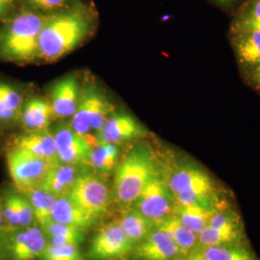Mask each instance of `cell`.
<instances>
[{
    "label": "cell",
    "mask_w": 260,
    "mask_h": 260,
    "mask_svg": "<svg viewBox=\"0 0 260 260\" xmlns=\"http://www.w3.org/2000/svg\"><path fill=\"white\" fill-rule=\"evenodd\" d=\"M161 175L176 205L217 209L228 203L223 192L205 168L191 159L160 157Z\"/></svg>",
    "instance_id": "1"
},
{
    "label": "cell",
    "mask_w": 260,
    "mask_h": 260,
    "mask_svg": "<svg viewBox=\"0 0 260 260\" xmlns=\"http://www.w3.org/2000/svg\"><path fill=\"white\" fill-rule=\"evenodd\" d=\"M94 18L85 5H71L47 15L41 31L39 59L55 62L80 47L92 34Z\"/></svg>",
    "instance_id": "2"
},
{
    "label": "cell",
    "mask_w": 260,
    "mask_h": 260,
    "mask_svg": "<svg viewBox=\"0 0 260 260\" xmlns=\"http://www.w3.org/2000/svg\"><path fill=\"white\" fill-rule=\"evenodd\" d=\"M161 174L157 152L138 140L119 161L114 171L113 202L121 210L130 207L149 181Z\"/></svg>",
    "instance_id": "3"
},
{
    "label": "cell",
    "mask_w": 260,
    "mask_h": 260,
    "mask_svg": "<svg viewBox=\"0 0 260 260\" xmlns=\"http://www.w3.org/2000/svg\"><path fill=\"white\" fill-rule=\"evenodd\" d=\"M47 15L24 12L12 19L0 33V56L21 63L39 59L40 35Z\"/></svg>",
    "instance_id": "4"
},
{
    "label": "cell",
    "mask_w": 260,
    "mask_h": 260,
    "mask_svg": "<svg viewBox=\"0 0 260 260\" xmlns=\"http://www.w3.org/2000/svg\"><path fill=\"white\" fill-rule=\"evenodd\" d=\"M114 110L110 100L102 90L92 84L82 87L75 114L71 118L70 125L80 135L90 136L102 127L103 122Z\"/></svg>",
    "instance_id": "5"
},
{
    "label": "cell",
    "mask_w": 260,
    "mask_h": 260,
    "mask_svg": "<svg viewBox=\"0 0 260 260\" xmlns=\"http://www.w3.org/2000/svg\"><path fill=\"white\" fill-rule=\"evenodd\" d=\"M68 196L85 211L103 220L109 213L113 202L112 188L103 176L85 170L72 187Z\"/></svg>",
    "instance_id": "6"
},
{
    "label": "cell",
    "mask_w": 260,
    "mask_h": 260,
    "mask_svg": "<svg viewBox=\"0 0 260 260\" xmlns=\"http://www.w3.org/2000/svg\"><path fill=\"white\" fill-rule=\"evenodd\" d=\"M242 243H247L244 223L229 203L215 210L206 228L198 234V247Z\"/></svg>",
    "instance_id": "7"
},
{
    "label": "cell",
    "mask_w": 260,
    "mask_h": 260,
    "mask_svg": "<svg viewBox=\"0 0 260 260\" xmlns=\"http://www.w3.org/2000/svg\"><path fill=\"white\" fill-rule=\"evenodd\" d=\"M10 177L20 193H25L44 183L52 165L24 149L11 147L6 153Z\"/></svg>",
    "instance_id": "8"
},
{
    "label": "cell",
    "mask_w": 260,
    "mask_h": 260,
    "mask_svg": "<svg viewBox=\"0 0 260 260\" xmlns=\"http://www.w3.org/2000/svg\"><path fill=\"white\" fill-rule=\"evenodd\" d=\"M55 138L57 156L61 163L90 169V160L95 137L75 132L70 123L60 122L52 130Z\"/></svg>",
    "instance_id": "9"
},
{
    "label": "cell",
    "mask_w": 260,
    "mask_h": 260,
    "mask_svg": "<svg viewBox=\"0 0 260 260\" xmlns=\"http://www.w3.org/2000/svg\"><path fill=\"white\" fill-rule=\"evenodd\" d=\"M8 260H41L47 248V235L37 223L1 233Z\"/></svg>",
    "instance_id": "10"
},
{
    "label": "cell",
    "mask_w": 260,
    "mask_h": 260,
    "mask_svg": "<svg viewBox=\"0 0 260 260\" xmlns=\"http://www.w3.org/2000/svg\"><path fill=\"white\" fill-rule=\"evenodd\" d=\"M134 245L117 221L105 223L93 236L88 260H126Z\"/></svg>",
    "instance_id": "11"
},
{
    "label": "cell",
    "mask_w": 260,
    "mask_h": 260,
    "mask_svg": "<svg viewBox=\"0 0 260 260\" xmlns=\"http://www.w3.org/2000/svg\"><path fill=\"white\" fill-rule=\"evenodd\" d=\"M176 202L162 175L152 178L130 207L156 223L175 214Z\"/></svg>",
    "instance_id": "12"
},
{
    "label": "cell",
    "mask_w": 260,
    "mask_h": 260,
    "mask_svg": "<svg viewBox=\"0 0 260 260\" xmlns=\"http://www.w3.org/2000/svg\"><path fill=\"white\" fill-rule=\"evenodd\" d=\"M146 127L126 112L114 111L95 133L96 142L120 145L147 136Z\"/></svg>",
    "instance_id": "13"
},
{
    "label": "cell",
    "mask_w": 260,
    "mask_h": 260,
    "mask_svg": "<svg viewBox=\"0 0 260 260\" xmlns=\"http://www.w3.org/2000/svg\"><path fill=\"white\" fill-rule=\"evenodd\" d=\"M183 256L177 246L155 225L143 241L134 246L126 260H181Z\"/></svg>",
    "instance_id": "14"
},
{
    "label": "cell",
    "mask_w": 260,
    "mask_h": 260,
    "mask_svg": "<svg viewBox=\"0 0 260 260\" xmlns=\"http://www.w3.org/2000/svg\"><path fill=\"white\" fill-rule=\"evenodd\" d=\"M81 83L76 74L65 75L52 85L49 102L55 119L72 118L81 93Z\"/></svg>",
    "instance_id": "15"
},
{
    "label": "cell",
    "mask_w": 260,
    "mask_h": 260,
    "mask_svg": "<svg viewBox=\"0 0 260 260\" xmlns=\"http://www.w3.org/2000/svg\"><path fill=\"white\" fill-rule=\"evenodd\" d=\"M51 221L87 232L102 220L85 211L68 195L56 198L51 210Z\"/></svg>",
    "instance_id": "16"
},
{
    "label": "cell",
    "mask_w": 260,
    "mask_h": 260,
    "mask_svg": "<svg viewBox=\"0 0 260 260\" xmlns=\"http://www.w3.org/2000/svg\"><path fill=\"white\" fill-rule=\"evenodd\" d=\"M12 147L24 149L38 157L47 160L51 164L60 162L57 156L53 131L48 128L25 132L16 136L13 140Z\"/></svg>",
    "instance_id": "17"
},
{
    "label": "cell",
    "mask_w": 260,
    "mask_h": 260,
    "mask_svg": "<svg viewBox=\"0 0 260 260\" xmlns=\"http://www.w3.org/2000/svg\"><path fill=\"white\" fill-rule=\"evenodd\" d=\"M54 118L52 106L48 99L32 96L23 103L19 120L25 132L47 129Z\"/></svg>",
    "instance_id": "18"
},
{
    "label": "cell",
    "mask_w": 260,
    "mask_h": 260,
    "mask_svg": "<svg viewBox=\"0 0 260 260\" xmlns=\"http://www.w3.org/2000/svg\"><path fill=\"white\" fill-rule=\"evenodd\" d=\"M232 46L239 66L248 72L260 63V31L232 34Z\"/></svg>",
    "instance_id": "19"
},
{
    "label": "cell",
    "mask_w": 260,
    "mask_h": 260,
    "mask_svg": "<svg viewBox=\"0 0 260 260\" xmlns=\"http://www.w3.org/2000/svg\"><path fill=\"white\" fill-rule=\"evenodd\" d=\"M85 170L90 169H83L59 162L49 169L42 187L56 198L68 195L77 177Z\"/></svg>",
    "instance_id": "20"
},
{
    "label": "cell",
    "mask_w": 260,
    "mask_h": 260,
    "mask_svg": "<svg viewBox=\"0 0 260 260\" xmlns=\"http://www.w3.org/2000/svg\"><path fill=\"white\" fill-rule=\"evenodd\" d=\"M184 255L198 247V234L189 230L175 214L155 224Z\"/></svg>",
    "instance_id": "21"
},
{
    "label": "cell",
    "mask_w": 260,
    "mask_h": 260,
    "mask_svg": "<svg viewBox=\"0 0 260 260\" xmlns=\"http://www.w3.org/2000/svg\"><path fill=\"white\" fill-rule=\"evenodd\" d=\"M117 222L134 246L143 241L155 228V223L149 221L133 207L122 209L121 217Z\"/></svg>",
    "instance_id": "22"
},
{
    "label": "cell",
    "mask_w": 260,
    "mask_h": 260,
    "mask_svg": "<svg viewBox=\"0 0 260 260\" xmlns=\"http://www.w3.org/2000/svg\"><path fill=\"white\" fill-rule=\"evenodd\" d=\"M119 155L120 150L118 145L96 142L93 144L92 149L90 168L94 173L107 177L114 173L120 161Z\"/></svg>",
    "instance_id": "23"
},
{
    "label": "cell",
    "mask_w": 260,
    "mask_h": 260,
    "mask_svg": "<svg viewBox=\"0 0 260 260\" xmlns=\"http://www.w3.org/2000/svg\"><path fill=\"white\" fill-rule=\"evenodd\" d=\"M218 209V208H217ZM216 209L200 205H176L175 215L192 232L199 234L209 223Z\"/></svg>",
    "instance_id": "24"
},
{
    "label": "cell",
    "mask_w": 260,
    "mask_h": 260,
    "mask_svg": "<svg viewBox=\"0 0 260 260\" xmlns=\"http://www.w3.org/2000/svg\"><path fill=\"white\" fill-rule=\"evenodd\" d=\"M197 248L210 260H259L248 243Z\"/></svg>",
    "instance_id": "25"
},
{
    "label": "cell",
    "mask_w": 260,
    "mask_h": 260,
    "mask_svg": "<svg viewBox=\"0 0 260 260\" xmlns=\"http://www.w3.org/2000/svg\"><path fill=\"white\" fill-rule=\"evenodd\" d=\"M42 229L47 235L48 244L79 246L87 238L86 232L53 221H50Z\"/></svg>",
    "instance_id": "26"
},
{
    "label": "cell",
    "mask_w": 260,
    "mask_h": 260,
    "mask_svg": "<svg viewBox=\"0 0 260 260\" xmlns=\"http://www.w3.org/2000/svg\"><path fill=\"white\" fill-rule=\"evenodd\" d=\"M22 194L27 197L33 207L38 225L43 228L49 223L51 221V210L55 202V196L49 193L42 186L33 188Z\"/></svg>",
    "instance_id": "27"
},
{
    "label": "cell",
    "mask_w": 260,
    "mask_h": 260,
    "mask_svg": "<svg viewBox=\"0 0 260 260\" xmlns=\"http://www.w3.org/2000/svg\"><path fill=\"white\" fill-rule=\"evenodd\" d=\"M260 31V0H248L233 19L232 34Z\"/></svg>",
    "instance_id": "28"
},
{
    "label": "cell",
    "mask_w": 260,
    "mask_h": 260,
    "mask_svg": "<svg viewBox=\"0 0 260 260\" xmlns=\"http://www.w3.org/2000/svg\"><path fill=\"white\" fill-rule=\"evenodd\" d=\"M0 99L6 112L8 124L19 120L23 102L19 91L10 84L0 82Z\"/></svg>",
    "instance_id": "29"
},
{
    "label": "cell",
    "mask_w": 260,
    "mask_h": 260,
    "mask_svg": "<svg viewBox=\"0 0 260 260\" xmlns=\"http://www.w3.org/2000/svg\"><path fill=\"white\" fill-rule=\"evenodd\" d=\"M41 260H88L76 245L47 244Z\"/></svg>",
    "instance_id": "30"
},
{
    "label": "cell",
    "mask_w": 260,
    "mask_h": 260,
    "mask_svg": "<svg viewBox=\"0 0 260 260\" xmlns=\"http://www.w3.org/2000/svg\"><path fill=\"white\" fill-rule=\"evenodd\" d=\"M16 204L19 213L20 228H26L36 223L33 207L30 204L27 197L22 193H15Z\"/></svg>",
    "instance_id": "31"
},
{
    "label": "cell",
    "mask_w": 260,
    "mask_h": 260,
    "mask_svg": "<svg viewBox=\"0 0 260 260\" xmlns=\"http://www.w3.org/2000/svg\"><path fill=\"white\" fill-rule=\"evenodd\" d=\"M2 205H3L4 223L7 230L20 228L15 193H10L6 196L4 201H2Z\"/></svg>",
    "instance_id": "32"
},
{
    "label": "cell",
    "mask_w": 260,
    "mask_h": 260,
    "mask_svg": "<svg viewBox=\"0 0 260 260\" xmlns=\"http://www.w3.org/2000/svg\"><path fill=\"white\" fill-rule=\"evenodd\" d=\"M28 4L43 14H51L71 6L72 0H26Z\"/></svg>",
    "instance_id": "33"
},
{
    "label": "cell",
    "mask_w": 260,
    "mask_h": 260,
    "mask_svg": "<svg viewBox=\"0 0 260 260\" xmlns=\"http://www.w3.org/2000/svg\"><path fill=\"white\" fill-rule=\"evenodd\" d=\"M245 74L247 80L250 82L251 86L260 92V63L258 65L253 67L250 71L246 72Z\"/></svg>",
    "instance_id": "34"
},
{
    "label": "cell",
    "mask_w": 260,
    "mask_h": 260,
    "mask_svg": "<svg viewBox=\"0 0 260 260\" xmlns=\"http://www.w3.org/2000/svg\"><path fill=\"white\" fill-rule=\"evenodd\" d=\"M181 260H210L208 257H206L205 254L202 252V251L198 248H196L194 251L189 252L185 254Z\"/></svg>",
    "instance_id": "35"
},
{
    "label": "cell",
    "mask_w": 260,
    "mask_h": 260,
    "mask_svg": "<svg viewBox=\"0 0 260 260\" xmlns=\"http://www.w3.org/2000/svg\"><path fill=\"white\" fill-rule=\"evenodd\" d=\"M0 260H8L6 249H5V244H4V239H3V236H2L1 233H0Z\"/></svg>",
    "instance_id": "36"
},
{
    "label": "cell",
    "mask_w": 260,
    "mask_h": 260,
    "mask_svg": "<svg viewBox=\"0 0 260 260\" xmlns=\"http://www.w3.org/2000/svg\"><path fill=\"white\" fill-rule=\"evenodd\" d=\"M6 124H8L7 117H6V112H5V109H4L2 101L0 99V125H6Z\"/></svg>",
    "instance_id": "37"
},
{
    "label": "cell",
    "mask_w": 260,
    "mask_h": 260,
    "mask_svg": "<svg viewBox=\"0 0 260 260\" xmlns=\"http://www.w3.org/2000/svg\"><path fill=\"white\" fill-rule=\"evenodd\" d=\"M210 1H212L213 3L219 5V6H221V7L225 8V7H231L232 5L234 4V2H235L236 0H210Z\"/></svg>",
    "instance_id": "38"
},
{
    "label": "cell",
    "mask_w": 260,
    "mask_h": 260,
    "mask_svg": "<svg viewBox=\"0 0 260 260\" xmlns=\"http://www.w3.org/2000/svg\"><path fill=\"white\" fill-rule=\"evenodd\" d=\"M8 14V3L4 0H0V19L6 17Z\"/></svg>",
    "instance_id": "39"
},
{
    "label": "cell",
    "mask_w": 260,
    "mask_h": 260,
    "mask_svg": "<svg viewBox=\"0 0 260 260\" xmlns=\"http://www.w3.org/2000/svg\"><path fill=\"white\" fill-rule=\"evenodd\" d=\"M7 228L4 223V217H3V205H2V201L0 200V233L6 231Z\"/></svg>",
    "instance_id": "40"
},
{
    "label": "cell",
    "mask_w": 260,
    "mask_h": 260,
    "mask_svg": "<svg viewBox=\"0 0 260 260\" xmlns=\"http://www.w3.org/2000/svg\"><path fill=\"white\" fill-rule=\"evenodd\" d=\"M4 1H5V2H7V3L9 4L10 2H11V1H13V0H4Z\"/></svg>",
    "instance_id": "41"
}]
</instances>
